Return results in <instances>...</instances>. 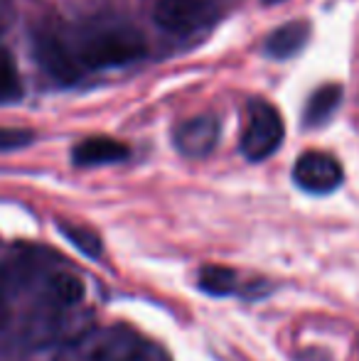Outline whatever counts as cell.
<instances>
[{
	"mask_svg": "<svg viewBox=\"0 0 359 361\" xmlns=\"http://www.w3.org/2000/svg\"><path fill=\"white\" fill-rule=\"evenodd\" d=\"M84 281L39 246H18L0 261V332L30 344L57 337L79 305Z\"/></svg>",
	"mask_w": 359,
	"mask_h": 361,
	"instance_id": "obj_1",
	"label": "cell"
},
{
	"mask_svg": "<svg viewBox=\"0 0 359 361\" xmlns=\"http://www.w3.org/2000/svg\"><path fill=\"white\" fill-rule=\"evenodd\" d=\"M148 342L126 324L91 327L59 347L54 361H145Z\"/></svg>",
	"mask_w": 359,
	"mask_h": 361,
	"instance_id": "obj_2",
	"label": "cell"
},
{
	"mask_svg": "<svg viewBox=\"0 0 359 361\" xmlns=\"http://www.w3.org/2000/svg\"><path fill=\"white\" fill-rule=\"evenodd\" d=\"M74 49H77V57L84 69L123 67V64L145 57L143 37L128 27L96 30V32L87 35Z\"/></svg>",
	"mask_w": 359,
	"mask_h": 361,
	"instance_id": "obj_3",
	"label": "cell"
},
{
	"mask_svg": "<svg viewBox=\"0 0 359 361\" xmlns=\"http://www.w3.org/2000/svg\"><path fill=\"white\" fill-rule=\"evenodd\" d=\"M283 135H286V126L276 106L264 99L249 101L244 133H241V152L246 160L261 162L271 157L281 147Z\"/></svg>",
	"mask_w": 359,
	"mask_h": 361,
	"instance_id": "obj_4",
	"label": "cell"
},
{
	"mask_svg": "<svg viewBox=\"0 0 359 361\" xmlns=\"http://www.w3.org/2000/svg\"><path fill=\"white\" fill-rule=\"evenodd\" d=\"M217 18V10L209 0H158L153 20L158 27L173 35H187L207 27Z\"/></svg>",
	"mask_w": 359,
	"mask_h": 361,
	"instance_id": "obj_5",
	"label": "cell"
},
{
	"mask_svg": "<svg viewBox=\"0 0 359 361\" xmlns=\"http://www.w3.org/2000/svg\"><path fill=\"white\" fill-rule=\"evenodd\" d=\"M293 180L310 195H330L345 180L342 165L332 155L320 150H308L293 165Z\"/></svg>",
	"mask_w": 359,
	"mask_h": 361,
	"instance_id": "obj_6",
	"label": "cell"
},
{
	"mask_svg": "<svg viewBox=\"0 0 359 361\" xmlns=\"http://www.w3.org/2000/svg\"><path fill=\"white\" fill-rule=\"evenodd\" d=\"M35 57L44 72L62 84H74L87 72L79 62L77 49L69 47L59 35H39L35 44Z\"/></svg>",
	"mask_w": 359,
	"mask_h": 361,
	"instance_id": "obj_7",
	"label": "cell"
},
{
	"mask_svg": "<svg viewBox=\"0 0 359 361\" xmlns=\"http://www.w3.org/2000/svg\"><path fill=\"white\" fill-rule=\"evenodd\" d=\"M219 121L214 116H195L180 123L173 133V143L185 157H207L219 143Z\"/></svg>",
	"mask_w": 359,
	"mask_h": 361,
	"instance_id": "obj_8",
	"label": "cell"
},
{
	"mask_svg": "<svg viewBox=\"0 0 359 361\" xmlns=\"http://www.w3.org/2000/svg\"><path fill=\"white\" fill-rule=\"evenodd\" d=\"M130 147L121 140L106 138V135H96V138H87L79 145H74L72 160L79 167H99V165H114V162L128 160Z\"/></svg>",
	"mask_w": 359,
	"mask_h": 361,
	"instance_id": "obj_9",
	"label": "cell"
},
{
	"mask_svg": "<svg viewBox=\"0 0 359 361\" xmlns=\"http://www.w3.org/2000/svg\"><path fill=\"white\" fill-rule=\"evenodd\" d=\"M308 39H310V25L303 23V20H293V23H286L273 30L264 49L273 59H291L305 47Z\"/></svg>",
	"mask_w": 359,
	"mask_h": 361,
	"instance_id": "obj_10",
	"label": "cell"
},
{
	"mask_svg": "<svg viewBox=\"0 0 359 361\" xmlns=\"http://www.w3.org/2000/svg\"><path fill=\"white\" fill-rule=\"evenodd\" d=\"M342 101V89L337 84H327V86H320L315 94L308 99L305 104V114H303V121L305 126L315 128V126H322L332 118V114L337 111Z\"/></svg>",
	"mask_w": 359,
	"mask_h": 361,
	"instance_id": "obj_11",
	"label": "cell"
},
{
	"mask_svg": "<svg viewBox=\"0 0 359 361\" xmlns=\"http://www.w3.org/2000/svg\"><path fill=\"white\" fill-rule=\"evenodd\" d=\"M239 276L226 266H202L197 273V286L202 293L226 298V295L239 293Z\"/></svg>",
	"mask_w": 359,
	"mask_h": 361,
	"instance_id": "obj_12",
	"label": "cell"
},
{
	"mask_svg": "<svg viewBox=\"0 0 359 361\" xmlns=\"http://www.w3.org/2000/svg\"><path fill=\"white\" fill-rule=\"evenodd\" d=\"M20 96H23V84H20L18 67H15L8 49L0 47V104L18 101Z\"/></svg>",
	"mask_w": 359,
	"mask_h": 361,
	"instance_id": "obj_13",
	"label": "cell"
},
{
	"mask_svg": "<svg viewBox=\"0 0 359 361\" xmlns=\"http://www.w3.org/2000/svg\"><path fill=\"white\" fill-rule=\"evenodd\" d=\"M59 231H62L64 236H67L69 241H72L74 246H77L79 251L84 253V256L99 258V256H101V251H104L99 233L91 231V228H87V226H79V224H67V221H62V224H59Z\"/></svg>",
	"mask_w": 359,
	"mask_h": 361,
	"instance_id": "obj_14",
	"label": "cell"
},
{
	"mask_svg": "<svg viewBox=\"0 0 359 361\" xmlns=\"http://www.w3.org/2000/svg\"><path fill=\"white\" fill-rule=\"evenodd\" d=\"M35 140L32 130L25 128H0V152L20 150V147H28Z\"/></svg>",
	"mask_w": 359,
	"mask_h": 361,
	"instance_id": "obj_15",
	"label": "cell"
},
{
	"mask_svg": "<svg viewBox=\"0 0 359 361\" xmlns=\"http://www.w3.org/2000/svg\"><path fill=\"white\" fill-rule=\"evenodd\" d=\"M266 5H276V3H283V0H264Z\"/></svg>",
	"mask_w": 359,
	"mask_h": 361,
	"instance_id": "obj_16",
	"label": "cell"
}]
</instances>
